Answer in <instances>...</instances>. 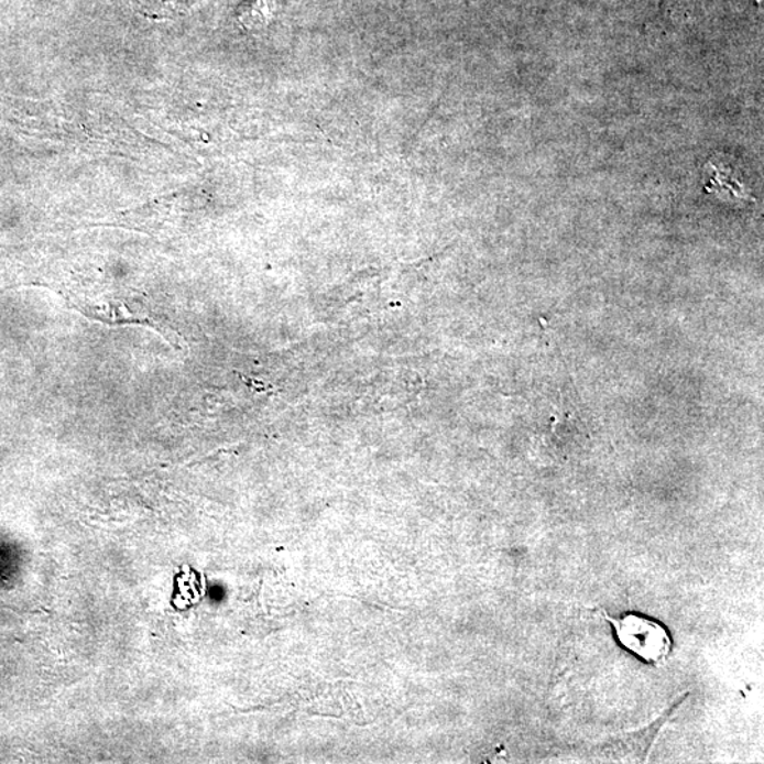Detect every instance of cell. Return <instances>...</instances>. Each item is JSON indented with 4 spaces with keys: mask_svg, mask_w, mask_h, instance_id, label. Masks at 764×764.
Listing matches in <instances>:
<instances>
[{
    "mask_svg": "<svg viewBox=\"0 0 764 764\" xmlns=\"http://www.w3.org/2000/svg\"><path fill=\"white\" fill-rule=\"evenodd\" d=\"M616 633L619 643L627 652L653 666L666 664L673 650L668 630L657 620L640 614H624L622 618L607 616Z\"/></svg>",
    "mask_w": 764,
    "mask_h": 764,
    "instance_id": "obj_1",
    "label": "cell"
},
{
    "mask_svg": "<svg viewBox=\"0 0 764 764\" xmlns=\"http://www.w3.org/2000/svg\"><path fill=\"white\" fill-rule=\"evenodd\" d=\"M142 13L153 19L176 17L186 10L183 0H139Z\"/></svg>",
    "mask_w": 764,
    "mask_h": 764,
    "instance_id": "obj_2",
    "label": "cell"
}]
</instances>
